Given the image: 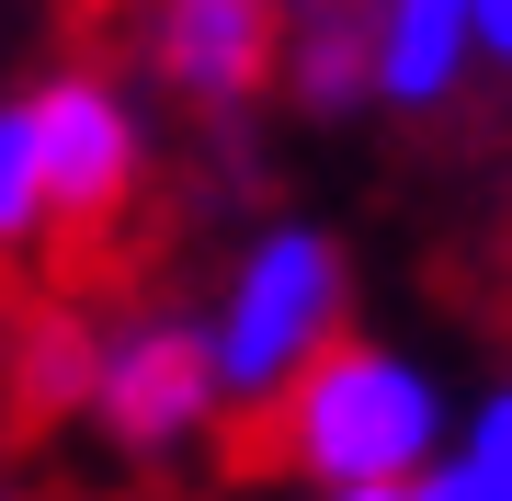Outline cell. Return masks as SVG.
<instances>
[{"instance_id": "obj_9", "label": "cell", "mask_w": 512, "mask_h": 501, "mask_svg": "<svg viewBox=\"0 0 512 501\" xmlns=\"http://www.w3.org/2000/svg\"><path fill=\"white\" fill-rule=\"evenodd\" d=\"M92 342L103 331H80V319H35V331H23V410H35V422L92 399Z\"/></svg>"}, {"instance_id": "obj_11", "label": "cell", "mask_w": 512, "mask_h": 501, "mask_svg": "<svg viewBox=\"0 0 512 501\" xmlns=\"http://www.w3.org/2000/svg\"><path fill=\"white\" fill-rule=\"evenodd\" d=\"M478 57H501V69H512V0H478Z\"/></svg>"}, {"instance_id": "obj_1", "label": "cell", "mask_w": 512, "mask_h": 501, "mask_svg": "<svg viewBox=\"0 0 512 501\" xmlns=\"http://www.w3.org/2000/svg\"><path fill=\"white\" fill-rule=\"evenodd\" d=\"M262 433H239L251 479H296V490H410L444 456V388L387 342H330L308 376H285L251 410Z\"/></svg>"}, {"instance_id": "obj_6", "label": "cell", "mask_w": 512, "mask_h": 501, "mask_svg": "<svg viewBox=\"0 0 512 501\" xmlns=\"http://www.w3.org/2000/svg\"><path fill=\"white\" fill-rule=\"evenodd\" d=\"M274 92L296 114L376 103V0H274Z\"/></svg>"}, {"instance_id": "obj_13", "label": "cell", "mask_w": 512, "mask_h": 501, "mask_svg": "<svg viewBox=\"0 0 512 501\" xmlns=\"http://www.w3.org/2000/svg\"><path fill=\"white\" fill-rule=\"evenodd\" d=\"M0 501H12V490H0Z\"/></svg>"}, {"instance_id": "obj_5", "label": "cell", "mask_w": 512, "mask_h": 501, "mask_svg": "<svg viewBox=\"0 0 512 501\" xmlns=\"http://www.w3.org/2000/svg\"><path fill=\"white\" fill-rule=\"evenodd\" d=\"M148 57H160V92H183L194 114H239L274 92V0H160Z\"/></svg>"}, {"instance_id": "obj_7", "label": "cell", "mask_w": 512, "mask_h": 501, "mask_svg": "<svg viewBox=\"0 0 512 501\" xmlns=\"http://www.w3.org/2000/svg\"><path fill=\"white\" fill-rule=\"evenodd\" d=\"M478 57V0H376V103L433 114Z\"/></svg>"}, {"instance_id": "obj_8", "label": "cell", "mask_w": 512, "mask_h": 501, "mask_svg": "<svg viewBox=\"0 0 512 501\" xmlns=\"http://www.w3.org/2000/svg\"><path fill=\"white\" fill-rule=\"evenodd\" d=\"M421 501H512V388L478 399V422L456 433V456L421 479Z\"/></svg>"}, {"instance_id": "obj_12", "label": "cell", "mask_w": 512, "mask_h": 501, "mask_svg": "<svg viewBox=\"0 0 512 501\" xmlns=\"http://www.w3.org/2000/svg\"><path fill=\"white\" fill-rule=\"evenodd\" d=\"M308 501H421V479L410 490H308Z\"/></svg>"}, {"instance_id": "obj_4", "label": "cell", "mask_w": 512, "mask_h": 501, "mask_svg": "<svg viewBox=\"0 0 512 501\" xmlns=\"http://www.w3.org/2000/svg\"><path fill=\"white\" fill-rule=\"evenodd\" d=\"M80 410H92L126 456H183L228 410L217 399V353H205V319L148 308V319H126V331H103L92 342V399Z\"/></svg>"}, {"instance_id": "obj_2", "label": "cell", "mask_w": 512, "mask_h": 501, "mask_svg": "<svg viewBox=\"0 0 512 501\" xmlns=\"http://www.w3.org/2000/svg\"><path fill=\"white\" fill-rule=\"evenodd\" d=\"M342 308H353V274L342 251L319 240L308 217H274L251 251L228 262L217 308H205V353H217V399H274L285 376H308L330 342H342Z\"/></svg>"}, {"instance_id": "obj_10", "label": "cell", "mask_w": 512, "mask_h": 501, "mask_svg": "<svg viewBox=\"0 0 512 501\" xmlns=\"http://www.w3.org/2000/svg\"><path fill=\"white\" fill-rule=\"evenodd\" d=\"M46 228V194H35V137H23V103H0V251Z\"/></svg>"}, {"instance_id": "obj_3", "label": "cell", "mask_w": 512, "mask_h": 501, "mask_svg": "<svg viewBox=\"0 0 512 501\" xmlns=\"http://www.w3.org/2000/svg\"><path fill=\"white\" fill-rule=\"evenodd\" d=\"M23 137H35V194L57 228H114L148 183V126L126 103V80L103 69H57L23 92Z\"/></svg>"}]
</instances>
